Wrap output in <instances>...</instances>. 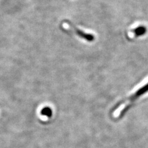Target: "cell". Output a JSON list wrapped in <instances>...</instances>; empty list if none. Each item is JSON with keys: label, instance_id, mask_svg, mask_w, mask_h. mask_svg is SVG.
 I'll use <instances>...</instances> for the list:
<instances>
[{"label": "cell", "instance_id": "1", "mask_svg": "<svg viewBox=\"0 0 148 148\" xmlns=\"http://www.w3.org/2000/svg\"><path fill=\"white\" fill-rule=\"evenodd\" d=\"M71 25L73 28L74 29H75L77 34L79 36H80L81 38H82L83 39H85L88 41H92L95 40V36L94 35H92L91 34L86 33V32H83L82 30H81L80 29H78L75 27H73L72 25Z\"/></svg>", "mask_w": 148, "mask_h": 148}, {"label": "cell", "instance_id": "2", "mask_svg": "<svg viewBox=\"0 0 148 148\" xmlns=\"http://www.w3.org/2000/svg\"><path fill=\"white\" fill-rule=\"evenodd\" d=\"M148 91V83L147 84H146L145 86H143V87H141V88L139 89L134 95H133L131 98H130V100L131 101H133L134 99H136L138 97L141 96V95H144L145 93H146V92Z\"/></svg>", "mask_w": 148, "mask_h": 148}, {"label": "cell", "instance_id": "3", "mask_svg": "<svg viewBox=\"0 0 148 148\" xmlns=\"http://www.w3.org/2000/svg\"><path fill=\"white\" fill-rule=\"evenodd\" d=\"M146 28L145 26H140L134 29L133 32L136 36L145 35L146 32Z\"/></svg>", "mask_w": 148, "mask_h": 148}]
</instances>
